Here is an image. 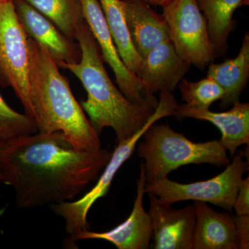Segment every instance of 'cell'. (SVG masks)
<instances>
[{"mask_svg": "<svg viewBox=\"0 0 249 249\" xmlns=\"http://www.w3.org/2000/svg\"><path fill=\"white\" fill-rule=\"evenodd\" d=\"M207 77L213 79L224 89L221 101L222 107L231 106L240 101L242 91L249 78V34L247 32L242 40L238 55L222 63L209 65Z\"/></svg>", "mask_w": 249, "mask_h": 249, "instance_id": "cell-17", "label": "cell"}, {"mask_svg": "<svg viewBox=\"0 0 249 249\" xmlns=\"http://www.w3.org/2000/svg\"><path fill=\"white\" fill-rule=\"evenodd\" d=\"M50 19L71 40H76L82 23L85 22L81 0H25Z\"/></svg>", "mask_w": 249, "mask_h": 249, "instance_id": "cell-20", "label": "cell"}, {"mask_svg": "<svg viewBox=\"0 0 249 249\" xmlns=\"http://www.w3.org/2000/svg\"><path fill=\"white\" fill-rule=\"evenodd\" d=\"M131 41L142 58L157 46L170 40L169 29L162 14L145 0H122Z\"/></svg>", "mask_w": 249, "mask_h": 249, "instance_id": "cell-15", "label": "cell"}, {"mask_svg": "<svg viewBox=\"0 0 249 249\" xmlns=\"http://www.w3.org/2000/svg\"><path fill=\"white\" fill-rule=\"evenodd\" d=\"M149 4L154 5V6H160L161 7L165 6L170 3L172 0H145Z\"/></svg>", "mask_w": 249, "mask_h": 249, "instance_id": "cell-25", "label": "cell"}, {"mask_svg": "<svg viewBox=\"0 0 249 249\" xmlns=\"http://www.w3.org/2000/svg\"><path fill=\"white\" fill-rule=\"evenodd\" d=\"M146 184L143 163L140 165V176L137 179V196L133 209L128 217L117 227L105 232H93L86 229L70 238L73 242L83 240H102L113 244L119 249H146L152 240L151 220L143 207V196Z\"/></svg>", "mask_w": 249, "mask_h": 249, "instance_id": "cell-10", "label": "cell"}, {"mask_svg": "<svg viewBox=\"0 0 249 249\" xmlns=\"http://www.w3.org/2000/svg\"><path fill=\"white\" fill-rule=\"evenodd\" d=\"M14 3L18 20L28 38L43 47L57 65L80 61L79 44L64 35L50 19L25 0H14Z\"/></svg>", "mask_w": 249, "mask_h": 249, "instance_id": "cell-12", "label": "cell"}, {"mask_svg": "<svg viewBox=\"0 0 249 249\" xmlns=\"http://www.w3.org/2000/svg\"><path fill=\"white\" fill-rule=\"evenodd\" d=\"M179 91L187 106L196 109H209L211 105L224 96V89L212 78L206 77L198 82L182 79Z\"/></svg>", "mask_w": 249, "mask_h": 249, "instance_id": "cell-21", "label": "cell"}, {"mask_svg": "<svg viewBox=\"0 0 249 249\" xmlns=\"http://www.w3.org/2000/svg\"><path fill=\"white\" fill-rule=\"evenodd\" d=\"M83 14L90 31L97 42L103 61L107 62L114 75L121 92L131 102L155 110L159 103L137 75L127 68L119 55L105 19L98 0H81Z\"/></svg>", "mask_w": 249, "mask_h": 249, "instance_id": "cell-8", "label": "cell"}, {"mask_svg": "<svg viewBox=\"0 0 249 249\" xmlns=\"http://www.w3.org/2000/svg\"><path fill=\"white\" fill-rule=\"evenodd\" d=\"M112 152L79 150L60 132L0 142V181L13 187L21 209L73 200L98 178Z\"/></svg>", "mask_w": 249, "mask_h": 249, "instance_id": "cell-1", "label": "cell"}, {"mask_svg": "<svg viewBox=\"0 0 249 249\" xmlns=\"http://www.w3.org/2000/svg\"><path fill=\"white\" fill-rule=\"evenodd\" d=\"M162 8L177 53L191 65L204 70L216 58L215 49L196 0H172Z\"/></svg>", "mask_w": 249, "mask_h": 249, "instance_id": "cell-7", "label": "cell"}, {"mask_svg": "<svg viewBox=\"0 0 249 249\" xmlns=\"http://www.w3.org/2000/svg\"><path fill=\"white\" fill-rule=\"evenodd\" d=\"M191 64L178 55L168 40L142 58L137 77L152 94L172 93L191 69Z\"/></svg>", "mask_w": 249, "mask_h": 249, "instance_id": "cell-13", "label": "cell"}, {"mask_svg": "<svg viewBox=\"0 0 249 249\" xmlns=\"http://www.w3.org/2000/svg\"><path fill=\"white\" fill-rule=\"evenodd\" d=\"M196 222L193 249H239L234 217L219 213L207 204L195 201Z\"/></svg>", "mask_w": 249, "mask_h": 249, "instance_id": "cell-16", "label": "cell"}, {"mask_svg": "<svg viewBox=\"0 0 249 249\" xmlns=\"http://www.w3.org/2000/svg\"><path fill=\"white\" fill-rule=\"evenodd\" d=\"M29 71L28 37L18 20L14 0H0V85L12 88L25 114L33 119Z\"/></svg>", "mask_w": 249, "mask_h": 249, "instance_id": "cell-6", "label": "cell"}, {"mask_svg": "<svg viewBox=\"0 0 249 249\" xmlns=\"http://www.w3.org/2000/svg\"><path fill=\"white\" fill-rule=\"evenodd\" d=\"M236 232L240 249L249 248V215H237L234 217Z\"/></svg>", "mask_w": 249, "mask_h": 249, "instance_id": "cell-24", "label": "cell"}, {"mask_svg": "<svg viewBox=\"0 0 249 249\" xmlns=\"http://www.w3.org/2000/svg\"><path fill=\"white\" fill-rule=\"evenodd\" d=\"M157 121V116H152L147 124L137 133L130 138L117 143L97 183L84 196L73 201H63L60 204H52L53 212L65 219V230L70 237L88 229V214L90 209L96 201L107 194L116 174L124 162L130 158L136 145L147 129Z\"/></svg>", "mask_w": 249, "mask_h": 249, "instance_id": "cell-9", "label": "cell"}, {"mask_svg": "<svg viewBox=\"0 0 249 249\" xmlns=\"http://www.w3.org/2000/svg\"><path fill=\"white\" fill-rule=\"evenodd\" d=\"M37 132L35 122L30 116L15 111L0 94V142Z\"/></svg>", "mask_w": 249, "mask_h": 249, "instance_id": "cell-22", "label": "cell"}, {"mask_svg": "<svg viewBox=\"0 0 249 249\" xmlns=\"http://www.w3.org/2000/svg\"><path fill=\"white\" fill-rule=\"evenodd\" d=\"M153 124L142 135L138 155L144 160L146 182L168 178L183 165L209 164L225 166L230 163L220 141L196 142L169 125Z\"/></svg>", "mask_w": 249, "mask_h": 249, "instance_id": "cell-4", "label": "cell"}, {"mask_svg": "<svg viewBox=\"0 0 249 249\" xmlns=\"http://www.w3.org/2000/svg\"><path fill=\"white\" fill-rule=\"evenodd\" d=\"M207 21L210 39L215 49L216 58L225 55L229 36L235 27L233 14L249 0H196Z\"/></svg>", "mask_w": 249, "mask_h": 249, "instance_id": "cell-18", "label": "cell"}, {"mask_svg": "<svg viewBox=\"0 0 249 249\" xmlns=\"http://www.w3.org/2000/svg\"><path fill=\"white\" fill-rule=\"evenodd\" d=\"M155 249H193L196 222L194 205L175 210L153 194H148Z\"/></svg>", "mask_w": 249, "mask_h": 249, "instance_id": "cell-11", "label": "cell"}, {"mask_svg": "<svg viewBox=\"0 0 249 249\" xmlns=\"http://www.w3.org/2000/svg\"><path fill=\"white\" fill-rule=\"evenodd\" d=\"M28 45L29 96L37 132H61L79 150L101 149L99 134L90 124L58 65L32 39L28 38Z\"/></svg>", "mask_w": 249, "mask_h": 249, "instance_id": "cell-2", "label": "cell"}, {"mask_svg": "<svg viewBox=\"0 0 249 249\" xmlns=\"http://www.w3.org/2000/svg\"><path fill=\"white\" fill-rule=\"evenodd\" d=\"M232 209L237 215H249V178H242Z\"/></svg>", "mask_w": 249, "mask_h": 249, "instance_id": "cell-23", "label": "cell"}, {"mask_svg": "<svg viewBox=\"0 0 249 249\" xmlns=\"http://www.w3.org/2000/svg\"><path fill=\"white\" fill-rule=\"evenodd\" d=\"M76 40L81 49L80 61L60 63L59 68L71 71L84 87L88 98L81 103V107L98 134L106 127H111L117 143L130 138L147 124L155 110L131 102L114 85L86 21L80 25Z\"/></svg>", "mask_w": 249, "mask_h": 249, "instance_id": "cell-3", "label": "cell"}, {"mask_svg": "<svg viewBox=\"0 0 249 249\" xmlns=\"http://www.w3.org/2000/svg\"><path fill=\"white\" fill-rule=\"evenodd\" d=\"M249 170V163L241 155L234 157L225 170L205 181L180 183L168 178L147 183L145 193L153 194L160 201L170 205L178 201L193 200L211 203L231 211L244 174Z\"/></svg>", "mask_w": 249, "mask_h": 249, "instance_id": "cell-5", "label": "cell"}, {"mask_svg": "<svg viewBox=\"0 0 249 249\" xmlns=\"http://www.w3.org/2000/svg\"><path fill=\"white\" fill-rule=\"evenodd\" d=\"M98 1L121 59L127 68L137 75L142 58L136 52L131 41L122 0H98Z\"/></svg>", "mask_w": 249, "mask_h": 249, "instance_id": "cell-19", "label": "cell"}, {"mask_svg": "<svg viewBox=\"0 0 249 249\" xmlns=\"http://www.w3.org/2000/svg\"><path fill=\"white\" fill-rule=\"evenodd\" d=\"M232 106L230 110L214 112L177 104L173 116L178 119L191 118L209 121L213 124L222 133L220 142L223 146L233 155L240 145L249 143V104L239 101Z\"/></svg>", "mask_w": 249, "mask_h": 249, "instance_id": "cell-14", "label": "cell"}]
</instances>
